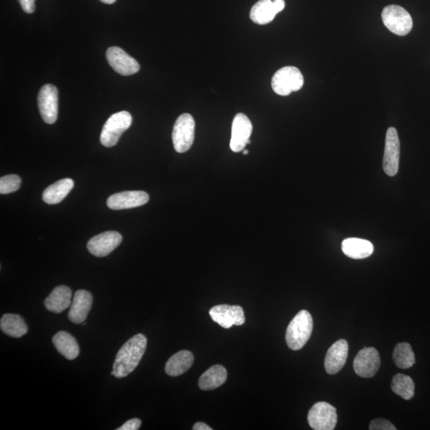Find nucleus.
<instances>
[{
    "instance_id": "nucleus-1",
    "label": "nucleus",
    "mask_w": 430,
    "mask_h": 430,
    "mask_svg": "<svg viewBox=\"0 0 430 430\" xmlns=\"http://www.w3.org/2000/svg\"><path fill=\"white\" fill-rule=\"evenodd\" d=\"M147 342V338L143 334H137L127 340L117 353L111 375L122 378L134 371L145 355Z\"/></svg>"
},
{
    "instance_id": "nucleus-2",
    "label": "nucleus",
    "mask_w": 430,
    "mask_h": 430,
    "mask_svg": "<svg viewBox=\"0 0 430 430\" xmlns=\"http://www.w3.org/2000/svg\"><path fill=\"white\" fill-rule=\"evenodd\" d=\"M314 329V320L308 311L302 310L291 320L287 327V345L294 351L300 350L309 341Z\"/></svg>"
},
{
    "instance_id": "nucleus-3",
    "label": "nucleus",
    "mask_w": 430,
    "mask_h": 430,
    "mask_svg": "<svg viewBox=\"0 0 430 430\" xmlns=\"http://www.w3.org/2000/svg\"><path fill=\"white\" fill-rule=\"evenodd\" d=\"M132 117L129 112L121 111L112 115L105 122L101 133V143L106 147H114L119 143L123 133L129 130Z\"/></svg>"
},
{
    "instance_id": "nucleus-4",
    "label": "nucleus",
    "mask_w": 430,
    "mask_h": 430,
    "mask_svg": "<svg viewBox=\"0 0 430 430\" xmlns=\"http://www.w3.org/2000/svg\"><path fill=\"white\" fill-rule=\"evenodd\" d=\"M304 85V76L295 66H285L276 72L272 79V88L276 94L288 96L299 91Z\"/></svg>"
},
{
    "instance_id": "nucleus-5",
    "label": "nucleus",
    "mask_w": 430,
    "mask_h": 430,
    "mask_svg": "<svg viewBox=\"0 0 430 430\" xmlns=\"http://www.w3.org/2000/svg\"><path fill=\"white\" fill-rule=\"evenodd\" d=\"M382 19L386 28L393 34L405 36L411 32L413 19L411 14L398 5H389L383 9Z\"/></svg>"
},
{
    "instance_id": "nucleus-6",
    "label": "nucleus",
    "mask_w": 430,
    "mask_h": 430,
    "mask_svg": "<svg viewBox=\"0 0 430 430\" xmlns=\"http://www.w3.org/2000/svg\"><path fill=\"white\" fill-rule=\"evenodd\" d=\"M196 122L189 114L178 116L172 132V141L175 150L178 153L187 152L192 147L194 140Z\"/></svg>"
},
{
    "instance_id": "nucleus-7",
    "label": "nucleus",
    "mask_w": 430,
    "mask_h": 430,
    "mask_svg": "<svg viewBox=\"0 0 430 430\" xmlns=\"http://www.w3.org/2000/svg\"><path fill=\"white\" fill-rule=\"evenodd\" d=\"M337 420L336 409L325 402L316 403L309 412V426L315 430H334Z\"/></svg>"
},
{
    "instance_id": "nucleus-8",
    "label": "nucleus",
    "mask_w": 430,
    "mask_h": 430,
    "mask_svg": "<svg viewBox=\"0 0 430 430\" xmlns=\"http://www.w3.org/2000/svg\"><path fill=\"white\" fill-rule=\"evenodd\" d=\"M38 105L40 115L44 122L52 125L58 119L59 91L53 85H45L38 95Z\"/></svg>"
},
{
    "instance_id": "nucleus-9",
    "label": "nucleus",
    "mask_w": 430,
    "mask_h": 430,
    "mask_svg": "<svg viewBox=\"0 0 430 430\" xmlns=\"http://www.w3.org/2000/svg\"><path fill=\"white\" fill-rule=\"evenodd\" d=\"M400 161V141L398 132L390 127L387 132L385 151L383 156V169L389 176H396Z\"/></svg>"
},
{
    "instance_id": "nucleus-10",
    "label": "nucleus",
    "mask_w": 430,
    "mask_h": 430,
    "mask_svg": "<svg viewBox=\"0 0 430 430\" xmlns=\"http://www.w3.org/2000/svg\"><path fill=\"white\" fill-rule=\"evenodd\" d=\"M380 356L373 347H365L358 351L353 363L357 376L362 378H372L380 369Z\"/></svg>"
},
{
    "instance_id": "nucleus-11",
    "label": "nucleus",
    "mask_w": 430,
    "mask_h": 430,
    "mask_svg": "<svg viewBox=\"0 0 430 430\" xmlns=\"http://www.w3.org/2000/svg\"><path fill=\"white\" fill-rule=\"evenodd\" d=\"M212 319L224 329L243 325L245 321L244 311L238 305H220L209 310Z\"/></svg>"
},
{
    "instance_id": "nucleus-12",
    "label": "nucleus",
    "mask_w": 430,
    "mask_h": 430,
    "mask_svg": "<svg viewBox=\"0 0 430 430\" xmlns=\"http://www.w3.org/2000/svg\"><path fill=\"white\" fill-rule=\"evenodd\" d=\"M106 59L111 68L121 75L130 76L140 70L137 61L120 48L112 47L108 49Z\"/></svg>"
},
{
    "instance_id": "nucleus-13",
    "label": "nucleus",
    "mask_w": 430,
    "mask_h": 430,
    "mask_svg": "<svg viewBox=\"0 0 430 430\" xmlns=\"http://www.w3.org/2000/svg\"><path fill=\"white\" fill-rule=\"evenodd\" d=\"M253 125L249 117L244 114L235 116L232 124V140L230 148L234 152H240L245 150V146L250 143V136L252 134Z\"/></svg>"
},
{
    "instance_id": "nucleus-14",
    "label": "nucleus",
    "mask_w": 430,
    "mask_h": 430,
    "mask_svg": "<svg viewBox=\"0 0 430 430\" xmlns=\"http://www.w3.org/2000/svg\"><path fill=\"white\" fill-rule=\"evenodd\" d=\"M121 234L116 232H107L97 234L87 244V249L96 257L103 258L110 254L122 243Z\"/></svg>"
},
{
    "instance_id": "nucleus-15",
    "label": "nucleus",
    "mask_w": 430,
    "mask_h": 430,
    "mask_svg": "<svg viewBox=\"0 0 430 430\" xmlns=\"http://www.w3.org/2000/svg\"><path fill=\"white\" fill-rule=\"evenodd\" d=\"M148 201H150V196L145 192H123L110 196L107 201V206L114 211H119V209L141 207Z\"/></svg>"
},
{
    "instance_id": "nucleus-16",
    "label": "nucleus",
    "mask_w": 430,
    "mask_h": 430,
    "mask_svg": "<svg viewBox=\"0 0 430 430\" xmlns=\"http://www.w3.org/2000/svg\"><path fill=\"white\" fill-rule=\"evenodd\" d=\"M93 305V296L86 290L76 291L70 306L69 320L76 325L83 324Z\"/></svg>"
},
{
    "instance_id": "nucleus-17",
    "label": "nucleus",
    "mask_w": 430,
    "mask_h": 430,
    "mask_svg": "<svg viewBox=\"0 0 430 430\" xmlns=\"http://www.w3.org/2000/svg\"><path fill=\"white\" fill-rule=\"evenodd\" d=\"M348 356V344L340 340L329 348L325 360V370L329 375H336L345 367Z\"/></svg>"
},
{
    "instance_id": "nucleus-18",
    "label": "nucleus",
    "mask_w": 430,
    "mask_h": 430,
    "mask_svg": "<svg viewBox=\"0 0 430 430\" xmlns=\"http://www.w3.org/2000/svg\"><path fill=\"white\" fill-rule=\"evenodd\" d=\"M72 291L68 286L60 285L45 298V309L54 314H61L71 305Z\"/></svg>"
},
{
    "instance_id": "nucleus-19",
    "label": "nucleus",
    "mask_w": 430,
    "mask_h": 430,
    "mask_svg": "<svg viewBox=\"0 0 430 430\" xmlns=\"http://www.w3.org/2000/svg\"><path fill=\"white\" fill-rule=\"evenodd\" d=\"M344 254L353 259H365L373 254V245L369 240L360 238H347L342 243Z\"/></svg>"
},
{
    "instance_id": "nucleus-20",
    "label": "nucleus",
    "mask_w": 430,
    "mask_h": 430,
    "mask_svg": "<svg viewBox=\"0 0 430 430\" xmlns=\"http://www.w3.org/2000/svg\"><path fill=\"white\" fill-rule=\"evenodd\" d=\"M194 356L191 351H181L169 358L165 366V372L169 376L176 377L187 372L194 363Z\"/></svg>"
},
{
    "instance_id": "nucleus-21",
    "label": "nucleus",
    "mask_w": 430,
    "mask_h": 430,
    "mask_svg": "<svg viewBox=\"0 0 430 430\" xmlns=\"http://www.w3.org/2000/svg\"><path fill=\"white\" fill-rule=\"evenodd\" d=\"M56 349L69 360H75L79 356L80 348L75 338L68 332L61 331L52 339Z\"/></svg>"
},
{
    "instance_id": "nucleus-22",
    "label": "nucleus",
    "mask_w": 430,
    "mask_h": 430,
    "mask_svg": "<svg viewBox=\"0 0 430 430\" xmlns=\"http://www.w3.org/2000/svg\"><path fill=\"white\" fill-rule=\"evenodd\" d=\"M74 187V182L71 178H63L48 187L43 194V199L50 205L58 204L68 196Z\"/></svg>"
},
{
    "instance_id": "nucleus-23",
    "label": "nucleus",
    "mask_w": 430,
    "mask_h": 430,
    "mask_svg": "<svg viewBox=\"0 0 430 430\" xmlns=\"http://www.w3.org/2000/svg\"><path fill=\"white\" fill-rule=\"evenodd\" d=\"M227 380V371L221 365H214L205 371L199 378L198 386L203 391L214 390Z\"/></svg>"
},
{
    "instance_id": "nucleus-24",
    "label": "nucleus",
    "mask_w": 430,
    "mask_h": 430,
    "mask_svg": "<svg viewBox=\"0 0 430 430\" xmlns=\"http://www.w3.org/2000/svg\"><path fill=\"white\" fill-rule=\"evenodd\" d=\"M0 329L4 334L20 338L28 334V327L23 317L17 314H5L0 320Z\"/></svg>"
},
{
    "instance_id": "nucleus-25",
    "label": "nucleus",
    "mask_w": 430,
    "mask_h": 430,
    "mask_svg": "<svg viewBox=\"0 0 430 430\" xmlns=\"http://www.w3.org/2000/svg\"><path fill=\"white\" fill-rule=\"evenodd\" d=\"M276 14L272 0H260L251 9L249 17L255 23L265 25L272 22Z\"/></svg>"
},
{
    "instance_id": "nucleus-26",
    "label": "nucleus",
    "mask_w": 430,
    "mask_h": 430,
    "mask_svg": "<svg viewBox=\"0 0 430 430\" xmlns=\"http://www.w3.org/2000/svg\"><path fill=\"white\" fill-rule=\"evenodd\" d=\"M393 360L396 365L401 369H408L416 363V356L411 345L400 342L394 347Z\"/></svg>"
},
{
    "instance_id": "nucleus-27",
    "label": "nucleus",
    "mask_w": 430,
    "mask_h": 430,
    "mask_svg": "<svg viewBox=\"0 0 430 430\" xmlns=\"http://www.w3.org/2000/svg\"><path fill=\"white\" fill-rule=\"evenodd\" d=\"M391 389L393 392L405 400H411L414 396L416 385L411 377L402 375V373H397L393 378Z\"/></svg>"
},
{
    "instance_id": "nucleus-28",
    "label": "nucleus",
    "mask_w": 430,
    "mask_h": 430,
    "mask_svg": "<svg viewBox=\"0 0 430 430\" xmlns=\"http://www.w3.org/2000/svg\"><path fill=\"white\" fill-rule=\"evenodd\" d=\"M21 178L17 175H8L0 178V193L7 194L19 190Z\"/></svg>"
},
{
    "instance_id": "nucleus-29",
    "label": "nucleus",
    "mask_w": 430,
    "mask_h": 430,
    "mask_svg": "<svg viewBox=\"0 0 430 430\" xmlns=\"http://www.w3.org/2000/svg\"><path fill=\"white\" fill-rule=\"evenodd\" d=\"M369 429L371 430H396L397 428L393 424L387 421L386 419L377 418L373 420L370 423Z\"/></svg>"
},
{
    "instance_id": "nucleus-30",
    "label": "nucleus",
    "mask_w": 430,
    "mask_h": 430,
    "mask_svg": "<svg viewBox=\"0 0 430 430\" xmlns=\"http://www.w3.org/2000/svg\"><path fill=\"white\" fill-rule=\"evenodd\" d=\"M141 426V421L138 418H133L126 422L122 427L116 429L117 430H137Z\"/></svg>"
},
{
    "instance_id": "nucleus-31",
    "label": "nucleus",
    "mask_w": 430,
    "mask_h": 430,
    "mask_svg": "<svg viewBox=\"0 0 430 430\" xmlns=\"http://www.w3.org/2000/svg\"><path fill=\"white\" fill-rule=\"evenodd\" d=\"M25 13L32 14L35 11V0H19Z\"/></svg>"
},
{
    "instance_id": "nucleus-32",
    "label": "nucleus",
    "mask_w": 430,
    "mask_h": 430,
    "mask_svg": "<svg viewBox=\"0 0 430 430\" xmlns=\"http://www.w3.org/2000/svg\"><path fill=\"white\" fill-rule=\"evenodd\" d=\"M273 3L276 13L283 11L285 7V0H274Z\"/></svg>"
},
{
    "instance_id": "nucleus-33",
    "label": "nucleus",
    "mask_w": 430,
    "mask_h": 430,
    "mask_svg": "<svg viewBox=\"0 0 430 430\" xmlns=\"http://www.w3.org/2000/svg\"><path fill=\"white\" fill-rule=\"evenodd\" d=\"M194 430H212V429L203 422H197L194 424Z\"/></svg>"
},
{
    "instance_id": "nucleus-34",
    "label": "nucleus",
    "mask_w": 430,
    "mask_h": 430,
    "mask_svg": "<svg viewBox=\"0 0 430 430\" xmlns=\"http://www.w3.org/2000/svg\"><path fill=\"white\" fill-rule=\"evenodd\" d=\"M100 1L106 4H112L114 3L116 0H100Z\"/></svg>"
},
{
    "instance_id": "nucleus-35",
    "label": "nucleus",
    "mask_w": 430,
    "mask_h": 430,
    "mask_svg": "<svg viewBox=\"0 0 430 430\" xmlns=\"http://www.w3.org/2000/svg\"><path fill=\"white\" fill-rule=\"evenodd\" d=\"M243 154L244 155H248L249 154V151L248 150H244L243 151Z\"/></svg>"
}]
</instances>
